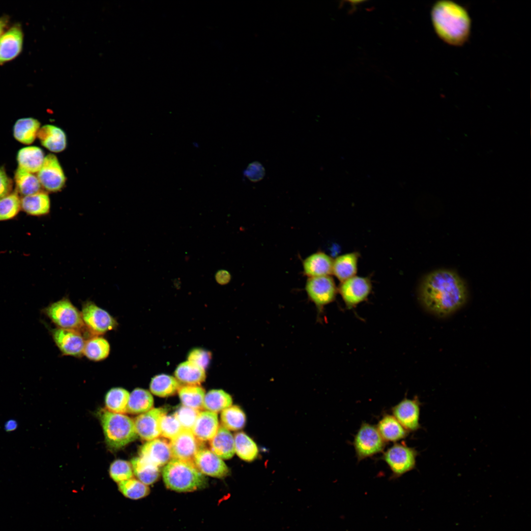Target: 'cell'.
<instances>
[{
  "instance_id": "cell-1",
  "label": "cell",
  "mask_w": 531,
  "mask_h": 531,
  "mask_svg": "<svg viewBox=\"0 0 531 531\" xmlns=\"http://www.w3.org/2000/svg\"><path fill=\"white\" fill-rule=\"evenodd\" d=\"M419 297L426 309L438 316L445 317L465 304L467 290L464 281L457 273L440 269L430 272L423 279Z\"/></svg>"
},
{
  "instance_id": "cell-2",
  "label": "cell",
  "mask_w": 531,
  "mask_h": 531,
  "mask_svg": "<svg viewBox=\"0 0 531 531\" xmlns=\"http://www.w3.org/2000/svg\"><path fill=\"white\" fill-rule=\"evenodd\" d=\"M430 16L436 35L444 43L460 47L468 41L472 22L464 6L452 0H438L433 4Z\"/></svg>"
},
{
  "instance_id": "cell-3",
  "label": "cell",
  "mask_w": 531,
  "mask_h": 531,
  "mask_svg": "<svg viewBox=\"0 0 531 531\" xmlns=\"http://www.w3.org/2000/svg\"><path fill=\"white\" fill-rule=\"evenodd\" d=\"M162 477L166 487L177 492H190L204 488L207 478L193 461L172 458L164 467Z\"/></svg>"
},
{
  "instance_id": "cell-4",
  "label": "cell",
  "mask_w": 531,
  "mask_h": 531,
  "mask_svg": "<svg viewBox=\"0 0 531 531\" xmlns=\"http://www.w3.org/2000/svg\"><path fill=\"white\" fill-rule=\"evenodd\" d=\"M100 419L106 442L111 448H122L137 438L134 420L127 415L103 410Z\"/></svg>"
},
{
  "instance_id": "cell-5",
  "label": "cell",
  "mask_w": 531,
  "mask_h": 531,
  "mask_svg": "<svg viewBox=\"0 0 531 531\" xmlns=\"http://www.w3.org/2000/svg\"><path fill=\"white\" fill-rule=\"evenodd\" d=\"M43 312L59 328L80 331L85 326L81 312L67 297L50 304Z\"/></svg>"
},
{
  "instance_id": "cell-6",
  "label": "cell",
  "mask_w": 531,
  "mask_h": 531,
  "mask_svg": "<svg viewBox=\"0 0 531 531\" xmlns=\"http://www.w3.org/2000/svg\"><path fill=\"white\" fill-rule=\"evenodd\" d=\"M418 451L405 444L395 443L384 452L382 459L391 471L390 479H395L413 470Z\"/></svg>"
},
{
  "instance_id": "cell-7",
  "label": "cell",
  "mask_w": 531,
  "mask_h": 531,
  "mask_svg": "<svg viewBox=\"0 0 531 531\" xmlns=\"http://www.w3.org/2000/svg\"><path fill=\"white\" fill-rule=\"evenodd\" d=\"M353 445L357 459L360 461L383 452L386 442L376 426L363 422L354 436Z\"/></svg>"
},
{
  "instance_id": "cell-8",
  "label": "cell",
  "mask_w": 531,
  "mask_h": 531,
  "mask_svg": "<svg viewBox=\"0 0 531 531\" xmlns=\"http://www.w3.org/2000/svg\"><path fill=\"white\" fill-rule=\"evenodd\" d=\"M81 312L84 325L93 334H104L118 326L111 315L91 301L83 302Z\"/></svg>"
},
{
  "instance_id": "cell-9",
  "label": "cell",
  "mask_w": 531,
  "mask_h": 531,
  "mask_svg": "<svg viewBox=\"0 0 531 531\" xmlns=\"http://www.w3.org/2000/svg\"><path fill=\"white\" fill-rule=\"evenodd\" d=\"M305 291L319 313H322L325 306L335 300L338 289L333 279L328 275L309 277L305 285Z\"/></svg>"
},
{
  "instance_id": "cell-10",
  "label": "cell",
  "mask_w": 531,
  "mask_h": 531,
  "mask_svg": "<svg viewBox=\"0 0 531 531\" xmlns=\"http://www.w3.org/2000/svg\"><path fill=\"white\" fill-rule=\"evenodd\" d=\"M372 290L368 277L355 275L341 283L338 291L346 307L352 309L365 300Z\"/></svg>"
},
{
  "instance_id": "cell-11",
  "label": "cell",
  "mask_w": 531,
  "mask_h": 531,
  "mask_svg": "<svg viewBox=\"0 0 531 531\" xmlns=\"http://www.w3.org/2000/svg\"><path fill=\"white\" fill-rule=\"evenodd\" d=\"M37 177L41 186L51 192L59 191L66 181V177L59 162L53 154L45 156Z\"/></svg>"
},
{
  "instance_id": "cell-12",
  "label": "cell",
  "mask_w": 531,
  "mask_h": 531,
  "mask_svg": "<svg viewBox=\"0 0 531 531\" xmlns=\"http://www.w3.org/2000/svg\"><path fill=\"white\" fill-rule=\"evenodd\" d=\"M421 403L417 397L404 398L391 408L392 415L409 432L421 428L419 422Z\"/></svg>"
},
{
  "instance_id": "cell-13",
  "label": "cell",
  "mask_w": 531,
  "mask_h": 531,
  "mask_svg": "<svg viewBox=\"0 0 531 531\" xmlns=\"http://www.w3.org/2000/svg\"><path fill=\"white\" fill-rule=\"evenodd\" d=\"M170 445L173 458L193 462L198 451L203 448V443L196 438L192 430L185 429L171 440Z\"/></svg>"
},
{
  "instance_id": "cell-14",
  "label": "cell",
  "mask_w": 531,
  "mask_h": 531,
  "mask_svg": "<svg viewBox=\"0 0 531 531\" xmlns=\"http://www.w3.org/2000/svg\"><path fill=\"white\" fill-rule=\"evenodd\" d=\"M56 345L66 355L81 357L85 340L79 331L57 327L51 331Z\"/></svg>"
},
{
  "instance_id": "cell-15",
  "label": "cell",
  "mask_w": 531,
  "mask_h": 531,
  "mask_svg": "<svg viewBox=\"0 0 531 531\" xmlns=\"http://www.w3.org/2000/svg\"><path fill=\"white\" fill-rule=\"evenodd\" d=\"M22 26L16 23L8 29L0 38V65L16 59L22 52L24 43Z\"/></svg>"
},
{
  "instance_id": "cell-16",
  "label": "cell",
  "mask_w": 531,
  "mask_h": 531,
  "mask_svg": "<svg viewBox=\"0 0 531 531\" xmlns=\"http://www.w3.org/2000/svg\"><path fill=\"white\" fill-rule=\"evenodd\" d=\"M166 413L162 408H152L137 416L134 422L138 436L147 441L157 438L160 435V419Z\"/></svg>"
},
{
  "instance_id": "cell-17",
  "label": "cell",
  "mask_w": 531,
  "mask_h": 531,
  "mask_svg": "<svg viewBox=\"0 0 531 531\" xmlns=\"http://www.w3.org/2000/svg\"><path fill=\"white\" fill-rule=\"evenodd\" d=\"M194 463L203 474L211 477L222 478L230 472L228 467L221 458L210 450L204 447L195 456Z\"/></svg>"
},
{
  "instance_id": "cell-18",
  "label": "cell",
  "mask_w": 531,
  "mask_h": 531,
  "mask_svg": "<svg viewBox=\"0 0 531 531\" xmlns=\"http://www.w3.org/2000/svg\"><path fill=\"white\" fill-rule=\"evenodd\" d=\"M140 457L159 467L166 465L172 458L170 443L156 438L148 441L139 450Z\"/></svg>"
},
{
  "instance_id": "cell-19",
  "label": "cell",
  "mask_w": 531,
  "mask_h": 531,
  "mask_svg": "<svg viewBox=\"0 0 531 531\" xmlns=\"http://www.w3.org/2000/svg\"><path fill=\"white\" fill-rule=\"evenodd\" d=\"M37 137L43 147L53 152H61L67 146L65 132L55 125L46 124L41 127Z\"/></svg>"
},
{
  "instance_id": "cell-20",
  "label": "cell",
  "mask_w": 531,
  "mask_h": 531,
  "mask_svg": "<svg viewBox=\"0 0 531 531\" xmlns=\"http://www.w3.org/2000/svg\"><path fill=\"white\" fill-rule=\"evenodd\" d=\"M218 427L217 414L205 411L200 412L191 430L198 440L206 442L210 441L215 436Z\"/></svg>"
},
{
  "instance_id": "cell-21",
  "label": "cell",
  "mask_w": 531,
  "mask_h": 531,
  "mask_svg": "<svg viewBox=\"0 0 531 531\" xmlns=\"http://www.w3.org/2000/svg\"><path fill=\"white\" fill-rule=\"evenodd\" d=\"M333 260L324 253L318 252L306 258L303 263L304 274L309 277L332 274Z\"/></svg>"
},
{
  "instance_id": "cell-22",
  "label": "cell",
  "mask_w": 531,
  "mask_h": 531,
  "mask_svg": "<svg viewBox=\"0 0 531 531\" xmlns=\"http://www.w3.org/2000/svg\"><path fill=\"white\" fill-rule=\"evenodd\" d=\"M209 445L210 450L222 459H229L235 453L234 437L223 426H219Z\"/></svg>"
},
{
  "instance_id": "cell-23",
  "label": "cell",
  "mask_w": 531,
  "mask_h": 531,
  "mask_svg": "<svg viewBox=\"0 0 531 531\" xmlns=\"http://www.w3.org/2000/svg\"><path fill=\"white\" fill-rule=\"evenodd\" d=\"M21 210L32 216H43L48 214L51 209V201L48 194L42 191L21 198Z\"/></svg>"
},
{
  "instance_id": "cell-24",
  "label": "cell",
  "mask_w": 531,
  "mask_h": 531,
  "mask_svg": "<svg viewBox=\"0 0 531 531\" xmlns=\"http://www.w3.org/2000/svg\"><path fill=\"white\" fill-rule=\"evenodd\" d=\"M359 257L357 252L338 256L333 260L332 274L341 282L356 275Z\"/></svg>"
},
{
  "instance_id": "cell-25",
  "label": "cell",
  "mask_w": 531,
  "mask_h": 531,
  "mask_svg": "<svg viewBox=\"0 0 531 531\" xmlns=\"http://www.w3.org/2000/svg\"><path fill=\"white\" fill-rule=\"evenodd\" d=\"M376 427L386 442H396L406 438L409 433L392 414L388 413L383 415Z\"/></svg>"
},
{
  "instance_id": "cell-26",
  "label": "cell",
  "mask_w": 531,
  "mask_h": 531,
  "mask_svg": "<svg viewBox=\"0 0 531 531\" xmlns=\"http://www.w3.org/2000/svg\"><path fill=\"white\" fill-rule=\"evenodd\" d=\"M45 158L43 151L36 146H29L19 150L17 154L18 167L34 174L40 169Z\"/></svg>"
},
{
  "instance_id": "cell-27",
  "label": "cell",
  "mask_w": 531,
  "mask_h": 531,
  "mask_svg": "<svg viewBox=\"0 0 531 531\" xmlns=\"http://www.w3.org/2000/svg\"><path fill=\"white\" fill-rule=\"evenodd\" d=\"M40 128L39 121L32 118L18 119L13 128V134L18 142L26 145L33 142Z\"/></svg>"
},
{
  "instance_id": "cell-28",
  "label": "cell",
  "mask_w": 531,
  "mask_h": 531,
  "mask_svg": "<svg viewBox=\"0 0 531 531\" xmlns=\"http://www.w3.org/2000/svg\"><path fill=\"white\" fill-rule=\"evenodd\" d=\"M175 375L178 382L188 385H200L206 378L205 369L188 360L178 365Z\"/></svg>"
},
{
  "instance_id": "cell-29",
  "label": "cell",
  "mask_w": 531,
  "mask_h": 531,
  "mask_svg": "<svg viewBox=\"0 0 531 531\" xmlns=\"http://www.w3.org/2000/svg\"><path fill=\"white\" fill-rule=\"evenodd\" d=\"M15 191L23 196L32 195L41 191L42 186L34 174L20 167H18L14 173Z\"/></svg>"
},
{
  "instance_id": "cell-30",
  "label": "cell",
  "mask_w": 531,
  "mask_h": 531,
  "mask_svg": "<svg viewBox=\"0 0 531 531\" xmlns=\"http://www.w3.org/2000/svg\"><path fill=\"white\" fill-rule=\"evenodd\" d=\"M153 398L147 390L137 388L130 394L126 413L132 414L145 413L152 408Z\"/></svg>"
},
{
  "instance_id": "cell-31",
  "label": "cell",
  "mask_w": 531,
  "mask_h": 531,
  "mask_svg": "<svg viewBox=\"0 0 531 531\" xmlns=\"http://www.w3.org/2000/svg\"><path fill=\"white\" fill-rule=\"evenodd\" d=\"M131 464L137 479L148 486L156 482L160 476L158 467L140 457L132 459Z\"/></svg>"
},
{
  "instance_id": "cell-32",
  "label": "cell",
  "mask_w": 531,
  "mask_h": 531,
  "mask_svg": "<svg viewBox=\"0 0 531 531\" xmlns=\"http://www.w3.org/2000/svg\"><path fill=\"white\" fill-rule=\"evenodd\" d=\"M110 349V345L107 339L95 336L85 341L83 354L90 360L100 361L109 356Z\"/></svg>"
},
{
  "instance_id": "cell-33",
  "label": "cell",
  "mask_w": 531,
  "mask_h": 531,
  "mask_svg": "<svg viewBox=\"0 0 531 531\" xmlns=\"http://www.w3.org/2000/svg\"><path fill=\"white\" fill-rule=\"evenodd\" d=\"M180 387V384L176 378L166 374L154 376L149 384L151 392L161 397L173 395Z\"/></svg>"
},
{
  "instance_id": "cell-34",
  "label": "cell",
  "mask_w": 531,
  "mask_h": 531,
  "mask_svg": "<svg viewBox=\"0 0 531 531\" xmlns=\"http://www.w3.org/2000/svg\"><path fill=\"white\" fill-rule=\"evenodd\" d=\"M129 395V392L122 387H117L110 389L105 397L107 410L115 413L123 414L126 413Z\"/></svg>"
},
{
  "instance_id": "cell-35",
  "label": "cell",
  "mask_w": 531,
  "mask_h": 531,
  "mask_svg": "<svg viewBox=\"0 0 531 531\" xmlns=\"http://www.w3.org/2000/svg\"><path fill=\"white\" fill-rule=\"evenodd\" d=\"M231 396L221 389H212L205 394L203 409L217 413L232 406Z\"/></svg>"
},
{
  "instance_id": "cell-36",
  "label": "cell",
  "mask_w": 531,
  "mask_h": 531,
  "mask_svg": "<svg viewBox=\"0 0 531 531\" xmlns=\"http://www.w3.org/2000/svg\"><path fill=\"white\" fill-rule=\"evenodd\" d=\"M235 452L242 460L251 462L257 457L259 450L256 443L245 433L240 432L234 436Z\"/></svg>"
},
{
  "instance_id": "cell-37",
  "label": "cell",
  "mask_w": 531,
  "mask_h": 531,
  "mask_svg": "<svg viewBox=\"0 0 531 531\" xmlns=\"http://www.w3.org/2000/svg\"><path fill=\"white\" fill-rule=\"evenodd\" d=\"M177 392L183 406L199 411L203 409L205 392L202 387L186 385L180 387Z\"/></svg>"
},
{
  "instance_id": "cell-38",
  "label": "cell",
  "mask_w": 531,
  "mask_h": 531,
  "mask_svg": "<svg viewBox=\"0 0 531 531\" xmlns=\"http://www.w3.org/2000/svg\"><path fill=\"white\" fill-rule=\"evenodd\" d=\"M221 421L222 426L227 429L236 431L245 426L246 415L239 406H231L221 412Z\"/></svg>"
},
{
  "instance_id": "cell-39",
  "label": "cell",
  "mask_w": 531,
  "mask_h": 531,
  "mask_svg": "<svg viewBox=\"0 0 531 531\" xmlns=\"http://www.w3.org/2000/svg\"><path fill=\"white\" fill-rule=\"evenodd\" d=\"M118 489L124 497L132 500L144 498L150 493L148 485L133 477L118 483Z\"/></svg>"
},
{
  "instance_id": "cell-40",
  "label": "cell",
  "mask_w": 531,
  "mask_h": 531,
  "mask_svg": "<svg viewBox=\"0 0 531 531\" xmlns=\"http://www.w3.org/2000/svg\"><path fill=\"white\" fill-rule=\"evenodd\" d=\"M21 210V198L15 190L0 199V222L14 218Z\"/></svg>"
},
{
  "instance_id": "cell-41",
  "label": "cell",
  "mask_w": 531,
  "mask_h": 531,
  "mask_svg": "<svg viewBox=\"0 0 531 531\" xmlns=\"http://www.w3.org/2000/svg\"><path fill=\"white\" fill-rule=\"evenodd\" d=\"M109 473L111 478L118 483L132 478L133 475L131 463L120 459L111 464Z\"/></svg>"
},
{
  "instance_id": "cell-42",
  "label": "cell",
  "mask_w": 531,
  "mask_h": 531,
  "mask_svg": "<svg viewBox=\"0 0 531 531\" xmlns=\"http://www.w3.org/2000/svg\"><path fill=\"white\" fill-rule=\"evenodd\" d=\"M177 418L173 415L164 414L160 420V435L170 440L182 429Z\"/></svg>"
},
{
  "instance_id": "cell-43",
  "label": "cell",
  "mask_w": 531,
  "mask_h": 531,
  "mask_svg": "<svg viewBox=\"0 0 531 531\" xmlns=\"http://www.w3.org/2000/svg\"><path fill=\"white\" fill-rule=\"evenodd\" d=\"M200 411L182 406L174 414L183 429L192 430Z\"/></svg>"
},
{
  "instance_id": "cell-44",
  "label": "cell",
  "mask_w": 531,
  "mask_h": 531,
  "mask_svg": "<svg viewBox=\"0 0 531 531\" xmlns=\"http://www.w3.org/2000/svg\"><path fill=\"white\" fill-rule=\"evenodd\" d=\"M211 358L210 353L202 349H195L191 351L188 356V360L205 369L209 364Z\"/></svg>"
},
{
  "instance_id": "cell-45",
  "label": "cell",
  "mask_w": 531,
  "mask_h": 531,
  "mask_svg": "<svg viewBox=\"0 0 531 531\" xmlns=\"http://www.w3.org/2000/svg\"><path fill=\"white\" fill-rule=\"evenodd\" d=\"M264 167L258 162L249 164L245 171V175L251 181L256 182L261 180L265 176Z\"/></svg>"
},
{
  "instance_id": "cell-46",
  "label": "cell",
  "mask_w": 531,
  "mask_h": 531,
  "mask_svg": "<svg viewBox=\"0 0 531 531\" xmlns=\"http://www.w3.org/2000/svg\"><path fill=\"white\" fill-rule=\"evenodd\" d=\"M13 182L3 166L0 167V199L12 192Z\"/></svg>"
},
{
  "instance_id": "cell-47",
  "label": "cell",
  "mask_w": 531,
  "mask_h": 531,
  "mask_svg": "<svg viewBox=\"0 0 531 531\" xmlns=\"http://www.w3.org/2000/svg\"><path fill=\"white\" fill-rule=\"evenodd\" d=\"M215 278L218 284L225 285L228 283L230 281L231 274L227 270L221 269L216 273Z\"/></svg>"
},
{
  "instance_id": "cell-48",
  "label": "cell",
  "mask_w": 531,
  "mask_h": 531,
  "mask_svg": "<svg viewBox=\"0 0 531 531\" xmlns=\"http://www.w3.org/2000/svg\"><path fill=\"white\" fill-rule=\"evenodd\" d=\"M9 23V18L7 15L0 17V38L6 31Z\"/></svg>"
}]
</instances>
